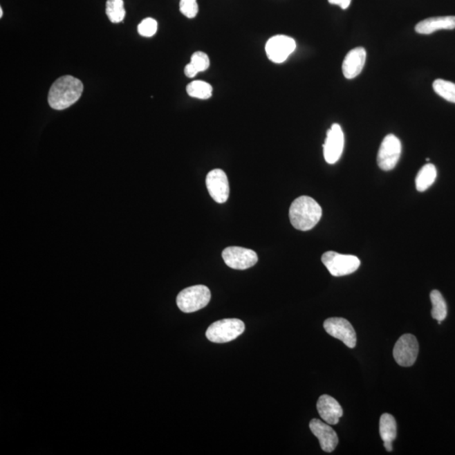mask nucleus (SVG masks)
I'll list each match as a JSON object with an SVG mask.
<instances>
[{
    "label": "nucleus",
    "instance_id": "obj_13",
    "mask_svg": "<svg viewBox=\"0 0 455 455\" xmlns=\"http://www.w3.org/2000/svg\"><path fill=\"white\" fill-rule=\"evenodd\" d=\"M310 429L319 439L322 450L326 453L333 452L338 445V437L333 427L321 420L313 419L310 423Z\"/></svg>",
    "mask_w": 455,
    "mask_h": 455
},
{
    "label": "nucleus",
    "instance_id": "obj_8",
    "mask_svg": "<svg viewBox=\"0 0 455 455\" xmlns=\"http://www.w3.org/2000/svg\"><path fill=\"white\" fill-rule=\"evenodd\" d=\"M222 257L228 267L235 270H246L258 261L257 254L252 250L239 246H230L223 250Z\"/></svg>",
    "mask_w": 455,
    "mask_h": 455
},
{
    "label": "nucleus",
    "instance_id": "obj_15",
    "mask_svg": "<svg viewBox=\"0 0 455 455\" xmlns=\"http://www.w3.org/2000/svg\"><path fill=\"white\" fill-rule=\"evenodd\" d=\"M317 410L321 418L330 425H337L343 416V410L337 400L328 395L319 397Z\"/></svg>",
    "mask_w": 455,
    "mask_h": 455
},
{
    "label": "nucleus",
    "instance_id": "obj_17",
    "mask_svg": "<svg viewBox=\"0 0 455 455\" xmlns=\"http://www.w3.org/2000/svg\"><path fill=\"white\" fill-rule=\"evenodd\" d=\"M380 434L384 446L388 452L393 450L392 442L397 436V425L394 416L389 414L381 416L380 421Z\"/></svg>",
    "mask_w": 455,
    "mask_h": 455
},
{
    "label": "nucleus",
    "instance_id": "obj_19",
    "mask_svg": "<svg viewBox=\"0 0 455 455\" xmlns=\"http://www.w3.org/2000/svg\"><path fill=\"white\" fill-rule=\"evenodd\" d=\"M437 169L433 164H427L420 169L416 177V190L423 192L434 183L437 178Z\"/></svg>",
    "mask_w": 455,
    "mask_h": 455
},
{
    "label": "nucleus",
    "instance_id": "obj_9",
    "mask_svg": "<svg viewBox=\"0 0 455 455\" xmlns=\"http://www.w3.org/2000/svg\"><path fill=\"white\" fill-rule=\"evenodd\" d=\"M295 48V39L284 35H277L268 41L266 44V53L273 63L281 64L288 59Z\"/></svg>",
    "mask_w": 455,
    "mask_h": 455
},
{
    "label": "nucleus",
    "instance_id": "obj_1",
    "mask_svg": "<svg viewBox=\"0 0 455 455\" xmlns=\"http://www.w3.org/2000/svg\"><path fill=\"white\" fill-rule=\"evenodd\" d=\"M82 82L75 77H60L53 83L48 93L49 106L54 110H64L79 101L82 95Z\"/></svg>",
    "mask_w": 455,
    "mask_h": 455
},
{
    "label": "nucleus",
    "instance_id": "obj_26",
    "mask_svg": "<svg viewBox=\"0 0 455 455\" xmlns=\"http://www.w3.org/2000/svg\"><path fill=\"white\" fill-rule=\"evenodd\" d=\"M331 5H337L342 8V10L348 9L352 0H328Z\"/></svg>",
    "mask_w": 455,
    "mask_h": 455
},
{
    "label": "nucleus",
    "instance_id": "obj_16",
    "mask_svg": "<svg viewBox=\"0 0 455 455\" xmlns=\"http://www.w3.org/2000/svg\"><path fill=\"white\" fill-rule=\"evenodd\" d=\"M455 28V17H439L426 19L418 23L415 27L419 34L429 35L439 30H453Z\"/></svg>",
    "mask_w": 455,
    "mask_h": 455
},
{
    "label": "nucleus",
    "instance_id": "obj_20",
    "mask_svg": "<svg viewBox=\"0 0 455 455\" xmlns=\"http://www.w3.org/2000/svg\"><path fill=\"white\" fill-rule=\"evenodd\" d=\"M430 299L433 308H431V316L435 319H437L438 324H441L445 321L447 316V304L445 299H443L441 292L438 290H433L430 294Z\"/></svg>",
    "mask_w": 455,
    "mask_h": 455
},
{
    "label": "nucleus",
    "instance_id": "obj_27",
    "mask_svg": "<svg viewBox=\"0 0 455 455\" xmlns=\"http://www.w3.org/2000/svg\"><path fill=\"white\" fill-rule=\"evenodd\" d=\"M3 17V9L2 8H0V18Z\"/></svg>",
    "mask_w": 455,
    "mask_h": 455
},
{
    "label": "nucleus",
    "instance_id": "obj_23",
    "mask_svg": "<svg viewBox=\"0 0 455 455\" xmlns=\"http://www.w3.org/2000/svg\"><path fill=\"white\" fill-rule=\"evenodd\" d=\"M436 93L449 102L455 103V84L445 80H436L433 84Z\"/></svg>",
    "mask_w": 455,
    "mask_h": 455
},
{
    "label": "nucleus",
    "instance_id": "obj_24",
    "mask_svg": "<svg viewBox=\"0 0 455 455\" xmlns=\"http://www.w3.org/2000/svg\"><path fill=\"white\" fill-rule=\"evenodd\" d=\"M158 23L153 18H146L138 26V32L142 37H151L157 32Z\"/></svg>",
    "mask_w": 455,
    "mask_h": 455
},
{
    "label": "nucleus",
    "instance_id": "obj_25",
    "mask_svg": "<svg viewBox=\"0 0 455 455\" xmlns=\"http://www.w3.org/2000/svg\"><path fill=\"white\" fill-rule=\"evenodd\" d=\"M180 10L185 17L192 19L198 13V5L196 0H180Z\"/></svg>",
    "mask_w": 455,
    "mask_h": 455
},
{
    "label": "nucleus",
    "instance_id": "obj_5",
    "mask_svg": "<svg viewBox=\"0 0 455 455\" xmlns=\"http://www.w3.org/2000/svg\"><path fill=\"white\" fill-rule=\"evenodd\" d=\"M322 261L331 275L334 277L352 275L360 267L361 263L357 257L335 252L324 253Z\"/></svg>",
    "mask_w": 455,
    "mask_h": 455
},
{
    "label": "nucleus",
    "instance_id": "obj_12",
    "mask_svg": "<svg viewBox=\"0 0 455 455\" xmlns=\"http://www.w3.org/2000/svg\"><path fill=\"white\" fill-rule=\"evenodd\" d=\"M206 186L211 198L216 203H225L229 199V180L223 169H215L208 173L206 177Z\"/></svg>",
    "mask_w": 455,
    "mask_h": 455
},
{
    "label": "nucleus",
    "instance_id": "obj_7",
    "mask_svg": "<svg viewBox=\"0 0 455 455\" xmlns=\"http://www.w3.org/2000/svg\"><path fill=\"white\" fill-rule=\"evenodd\" d=\"M419 352L418 342L415 335L405 334L396 342L393 356L400 366L411 367L415 364Z\"/></svg>",
    "mask_w": 455,
    "mask_h": 455
},
{
    "label": "nucleus",
    "instance_id": "obj_18",
    "mask_svg": "<svg viewBox=\"0 0 455 455\" xmlns=\"http://www.w3.org/2000/svg\"><path fill=\"white\" fill-rule=\"evenodd\" d=\"M210 57L205 53L196 52L192 54L190 63L185 67V75L188 78H194L198 73L207 71L210 68Z\"/></svg>",
    "mask_w": 455,
    "mask_h": 455
},
{
    "label": "nucleus",
    "instance_id": "obj_10",
    "mask_svg": "<svg viewBox=\"0 0 455 455\" xmlns=\"http://www.w3.org/2000/svg\"><path fill=\"white\" fill-rule=\"evenodd\" d=\"M324 328L331 337L342 341L349 349H354L357 344V335L352 324L348 319L333 317L324 322Z\"/></svg>",
    "mask_w": 455,
    "mask_h": 455
},
{
    "label": "nucleus",
    "instance_id": "obj_3",
    "mask_svg": "<svg viewBox=\"0 0 455 455\" xmlns=\"http://www.w3.org/2000/svg\"><path fill=\"white\" fill-rule=\"evenodd\" d=\"M211 299L210 288L196 285L183 289L176 298L177 306L184 313H192L206 307Z\"/></svg>",
    "mask_w": 455,
    "mask_h": 455
},
{
    "label": "nucleus",
    "instance_id": "obj_21",
    "mask_svg": "<svg viewBox=\"0 0 455 455\" xmlns=\"http://www.w3.org/2000/svg\"><path fill=\"white\" fill-rule=\"evenodd\" d=\"M187 92L191 98L207 100L213 95V87L205 81L195 80L188 84Z\"/></svg>",
    "mask_w": 455,
    "mask_h": 455
},
{
    "label": "nucleus",
    "instance_id": "obj_6",
    "mask_svg": "<svg viewBox=\"0 0 455 455\" xmlns=\"http://www.w3.org/2000/svg\"><path fill=\"white\" fill-rule=\"evenodd\" d=\"M402 154V142L394 134H389L381 142L377 162L381 169L391 171L396 167Z\"/></svg>",
    "mask_w": 455,
    "mask_h": 455
},
{
    "label": "nucleus",
    "instance_id": "obj_14",
    "mask_svg": "<svg viewBox=\"0 0 455 455\" xmlns=\"http://www.w3.org/2000/svg\"><path fill=\"white\" fill-rule=\"evenodd\" d=\"M366 53L364 48L351 50L342 63V73L345 78L352 80L360 75L366 62Z\"/></svg>",
    "mask_w": 455,
    "mask_h": 455
},
{
    "label": "nucleus",
    "instance_id": "obj_2",
    "mask_svg": "<svg viewBox=\"0 0 455 455\" xmlns=\"http://www.w3.org/2000/svg\"><path fill=\"white\" fill-rule=\"evenodd\" d=\"M322 208L315 199L301 196L292 203L289 208V219L296 230L308 231L313 229L321 221Z\"/></svg>",
    "mask_w": 455,
    "mask_h": 455
},
{
    "label": "nucleus",
    "instance_id": "obj_11",
    "mask_svg": "<svg viewBox=\"0 0 455 455\" xmlns=\"http://www.w3.org/2000/svg\"><path fill=\"white\" fill-rule=\"evenodd\" d=\"M344 142V133L342 127L335 123L327 131L325 144L323 145L324 157L327 163H337L342 156Z\"/></svg>",
    "mask_w": 455,
    "mask_h": 455
},
{
    "label": "nucleus",
    "instance_id": "obj_22",
    "mask_svg": "<svg viewBox=\"0 0 455 455\" xmlns=\"http://www.w3.org/2000/svg\"><path fill=\"white\" fill-rule=\"evenodd\" d=\"M106 13L113 23H120L124 20L126 10L123 0H107Z\"/></svg>",
    "mask_w": 455,
    "mask_h": 455
},
{
    "label": "nucleus",
    "instance_id": "obj_4",
    "mask_svg": "<svg viewBox=\"0 0 455 455\" xmlns=\"http://www.w3.org/2000/svg\"><path fill=\"white\" fill-rule=\"evenodd\" d=\"M245 324L239 319H223L208 327L206 337L212 342L225 343L234 341L244 333Z\"/></svg>",
    "mask_w": 455,
    "mask_h": 455
}]
</instances>
